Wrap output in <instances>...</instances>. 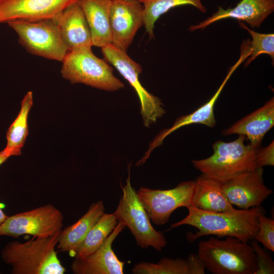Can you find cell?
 I'll return each mask as SVG.
<instances>
[{"label": "cell", "instance_id": "obj_31", "mask_svg": "<svg viewBox=\"0 0 274 274\" xmlns=\"http://www.w3.org/2000/svg\"><path fill=\"white\" fill-rule=\"evenodd\" d=\"M10 157L5 154L3 151L0 152V166L5 162Z\"/></svg>", "mask_w": 274, "mask_h": 274}, {"label": "cell", "instance_id": "obj_30", "mask_svg": "<svg viewBox=\"0 0 274 274\" xmlns=\"http://www.w3.org/2000/svg\"><path fill=\"white\" fill-rule=\"evenodd\" d=\"M8 216H7V215H6L5 214V213L4 212L2 208H1V206H0V229H1V227L2 225V224H3V223L5 222V221L6 220V219L8 218ZM1 234H0V237H1Z\"/></svg>", "mask_w": 274, "mask_h": 274}, {"label": "cell", "instance_id": "obj_22", "mask_svg": "<svg viewBox=\"0 0 274 274\" xmlns=\"http://www.w3.org/2000/svg\"><path fill=\"white\" fill-rule=\"evenodd\" d=\"M204 265L197 254H191L187 259L164 257L157 263L142 262L132 269L134 274H204Z\"/></svg>", "mask_w": 274, "mask_h": 274}, {"label": "cell", "instance_id": "obj_19", "mask_svg": "<svg viewBox=\"0 0 274 274\" xmlns=\"http://www.w3.org/2000/svg\"><path fill=\"white\" fill-rule=\"evenodd\" d=\"M111 0H78L87 20L93 46L102 48L112 43L110 23Z\"/></svg>", "mask_w": 274, "mask_h": 274}, {"label": "cell", "instance_id": "obj_14", "mask_svg": "<svg viewBox=\"0 0 274 274\" xmlns=\"http://www.w3.org/2000/svg\"><path fill=\"white\" fill-rule=\"evenodd\" d=\"M240 55L239 59L230 67L225 78L212 98L207 102L191 114L178 118L170 127L164 129L158 133L153 140L150 143L148 149L145 152L144 156L136 163L137 165H142L144 163L153 150L160 146L164 139L169 134L180 128L194 123L204 124L210 127L215 126L216 120L214 108L217 99L230 76L249 56V53L246 50H241Z\"/></svg>", "mask_w": 274, "mask_h": 274}, {"label": "cell", "instance_id": "obj_3", "mask_svg": "<svg viewBox=\"0 0 274 274\" xmlns=\"http://www.w3.org/2000/svg\"><path fill=\"white\" fill-rule=\"evenodd\" d=\"M197 255L213 274H254L257 258L251 245L236 237L211 236L198 245Z\"/></svg>", "mask_w": 274, "mask_h": 274}, {"label": "cell", "instance_id": "obj_10", "mask_svg": "<svg viewBox=\"0 0 274 274\" xmlns=\"http://www.w3.org/2000/svg\"><path fill=\"white\" fill-rule=\"evenodd\" d=\"M194 186L195 181H188L167 190L141 187L136 193L150 220L155 224L161 225L168 222L177 209L192 206Z\"/></svg>", "mask_w": 274, "mask_h": 274}, {"label": "cell", "instance_id": "obj_5", "mask_svg": "<svg viewBox=\"0 0 274 274\" xmlns=\"http://www.w3.org/2000/svg\"><path fill=\"white\" fill-rule=\"evenodd\" d=\"M91 46L71 50L62 62L61 74L72 84L82 83L99 89L115 91L124 87L107 61L96 56Z\"/></svg>", "mask_w": 274, "mask_h": 274}, {"label": "cell", "instance_id": "obj_15", "mask_svg": "<svg viewBox=\"0 0 274 274\" xmlns=\"http://www.w3.org/2000/svg\"><path fill=\"white\" fill-rule=\"evenodd\" d=\"M125 226L118 222L103 244L92 254L75 258L71 269L74 274H123L125 262L120 260L112 249V244Z\"/></svg>", "mask_w": 274, "mask_h": 274}, {"label": "cell", "instance_id": "obj_16", "mask_svg": "<svg viewBox=\"0 0 274 274\" xmlns=\"http://www.w3.org/2000/svg\"><path fill=\"white\" fill-rule=\"evenodd\" d=\"M211 16L189 30L203 29L211 24L224 19H236L247 22L252 28H259L265 19L274 11V0H241L234 8L226 9L219 7Z\"/></svg>", "mask_w": 274, "mask_h": 274}, {"label": "cell", "instance_id": "obj_24", "mask_svg": "<svg viewBox=\"0 0 274 274\" xmlns=\"http://www.w3.org/2000/svg\"><path fill=\"white\" fill-rule=\"evenodd\" d=\"M118 223L113 213H104L88 231L72 256L83 258L92 254L103 244Z\"/></svg>", "mask_w": 274, "mask_h": 274}, {"label": "cell", "instance_id": "obj_20", "mask_svg": "<svg viewBox=\"0 0 274 274\" xmlns=\"http://www.w3.org/2000/svg\"><path fill=\"white\" fill-rule=\"evenodd\" d=\"M192 206L212 212H229L236 209L225 196L222 183L203 174L195 180Z\"/></svg>", "mask_w": 274, "mask_h": 274}, {"label": "cell", "instance_id": "obj_9", "mask_svg": "<svg viewBox=\"0 0 274 274\" xmlns=\"http://www.w3.org/2000/svg\"><path fill=\"white\" fill-rule=\"evenodd\" d=\"M106 61L112 64L135 90L140 100L141 114L144 125L149 127L165 114L160 99L149 92L139 81L141 66L132 60L126 52L113 44L101 48Z\"/></svg>", "mask_w": 274, "mask_h": 274}, {"label": "cell", "instance_id": "obj_18", "mask_svg": "<svg viewBox=\"0 0 274 274\" xmlns=\"http://www.w3.org/2000/svg\"><path fill=\"white\" fill-rule=\"evenodd\" d=\"M69 51L85 46H93L88 24L78 2L54 18Z\"/></svg>", "mask_w": 274, "mask_h": 274}, {"label": "cell", "instance_id": "obj_17", "mask_svg": "<svg viewBox=\"0 0 274 274\" xmlns=\"http://www.w3.org/2000/svg\"><path fill=\"white\" fill-rule=\"evenodd\" d=\"M274 125V99L267 101L262 107L235 122L222 131V134H242L252 146L260 148L267 131Z\"/></svg>", "mask_w": 274, "mask_h": 274}, {"label": "cell", "instance_id": "obj_21", "mask_svg": "<svg viewBox=\"0 0 274 274\" xmlns=\"http://www.w3.org/2000/svg\"><path fill=\"white\" fill-rule=\"evenodd\" d=\"M102 201L92 203L87 212L77 222L62 229L58 235L56 248L73 256L88 231L104 213Z\"/></svg>", "mask_w": 274, "mask_h": 274}, {"label": "cell", "instance_id": "obj_13", "mask_svg": "<svg viewBox=\"0 0 274 274\" xmlns=\"http://www.w3.org/2000/svg\"><path fill=\"white\" fill-rule=\"evenodd\" d=\"M78 0H0V23L54 19Z\"/></svg>", "mask_w": 274, "mask_h": 274}, {"label": "cell", "instance_id": "obj_6", "mask_svg": "<svg viewBox=\"0 0 274 274\" xmlns=\"http://www.w3.org/2000/svg\"><path fill=\"white\" fill-rule=\"evenodd\" d=\"M126 184L122 190L118 205L113 213L118 222L127 226L134 236L138 246L147 249L153 247L160 252L167 244L163 233L157 231L140 201L136 191L130 183V166Z\"/></svg>", "mask_w": 274, "mask_h": 274}, {"label": "cell", "instance_id": "obj_25", "mask_svg": "<svg viewBox=\"0 0 274 274\" xmlns=\"http://www.w3.org/2000/svg\"><path fill=\"white\" fill-rule=\"evenodd\" d=\"M143 7V25L150 39L154 38V28L159 17L173 8L191 5L202 13L207 9L201 0H139Z\"/></svg>", "mask_w": 274, "mask_h": 274}, {"label": "cell", "instance_id": "obj_7", "mask_svg": "<svg viewBox=\"0 0 274 274\" xmlns=\"http://www.w3.org/2000/svg\"><path fill=\"white\" fill-rule=\"evenodd\" d=\"M30 53L62 62L70 52L54 19L15 20L7 22Z\"/></svg>", "mask_w": 274, "mask_h": 274}, {"label": "cell", "instance_id": "obj_4", "mask_svg": "<svg viewBox=\"0 0 274 274\" xmlns=\"http://www.w3.org/2000/svg\"><path fill=\"white\" fill-rule=\"evenodd\" d=\"M245 135L239 134L234 141L225 143L218 141L213 145V154L205 159L193 160L194 167L202 174L224 183L257 166L258 149L250 144L245 145Z\"/></svg>", "mask_w": 274, "mask_h": 274}, {"label": "cell", "instance_id": "obj_26", "mask_svg": "<svg viewBox=\"0 0 274 274\" xmlns=\"http://www.w3.org/2000/svg\"><path fill=\"white\" fill-rule=\"evenodd\" d=\"M241 27L246 29L252 37L250 41V56L246 59L245 66L248 65L258 56L262 54L269 55L272 63L274 60V34L261 33L255 31L244 24L239 22Z\"/></svg>", "mask_w": 274, "mask_h": 274}, {"label": "cell", "instance_id": "obj_11", "mask_svg": "<svg viewBox=\"0 0 274 274\" xmlns=\"http://www.w3.org/2000/svg\"><path fill=\"white\" fill-rule=\"evenodd\" d=\"M263 170L257 167L224 183L222 188L228 201L240 209L259 207L272 190L264 183Z\"/></svg>", "mask_w": 274, "mask_h": 274}, {"label": "cell", "instance_id": "obj_2", "mask_svg": "<svg viewBox=\"0 0 274 274\" xmlns=\"http://www.w3.org/2000/svg\"><path fill=\"white\" fill-rule=\"evenodd\" d=\"M58 235L9 242L1 250V258L11 266L12 274H63L65 268L55 250Z\"/></svg>", "mask_w": 274, "mask_h": 274}, {"label": "cell", "instance_id": "obj_8", "mask_svg": "<svg viewBox=\"0 0 274 274\" xmlns=\"http://www.w3.org/2000/svg\"><path fill=\"white\" fill-rule=\"evenodd\" d=\"M61 211L49 203L8 216L0 229L1 236L18 237L29 235L46 238L59 234L63 226Z\"/></svg>", "mask_w": 274, "mask_h": 274}, {"label": "cell", "instance_id": "obj_29", "mask_svg": "<svg viewBox=\"0 0 274 274\" xmlns=\"http://www.w3.org/2000/svg\"><path fill=\"white\" fill-rule=\"evenodd\" d=\"M257 166H273L274 165V145L272 141L267 146L259 148L256 152Z\"/></svg>", "mask_w": 274, "mask_h": 274}, {"label": "cell", "instance_id": "obj_28", "mask_svg": "<svg viewBox=\"0 0 274 274\" xmlns=\"http://www.w3.org/2000/svg\"><path fill=\"white\" fill-rule=\"evenodd\" d=\"M250 245L257 258V269L254 274H273L274 263L271 257L257 241L253 240Z\"/></svg>", "mask_w": 274, "mask_h": 274}, {"label": "cell", "instance_id": "obj_23", "mask_svg": "<svg viewBox=\"0 0 274 274\" xmlns=\"http://www.w3.org/2000/svg\"><path fill=\"white\" fill-rule=\"evenodd\" d=\"M32 105V92L29 91L21 100L19 112L7 132V144L3 151L10 157L21 154L28 134V118Z\"/></svg>", "mask_w": 274, "mask_h": 274}, {"label": "cell", "instance_id": "obj_27", "mask_svg": "<svg viewBox=\"0 0 274 274\" xmlns=\"http://www.w3.org/2000/svg\"><path fill=\"white\" fill-rule=\"evenodd\" d=\"M254 239L274 252V220L261 215L258 219V230Z\"/></svg>", "mask_w": 274, "mask_h": 274}, {"label": "cell", "instance_id": "obj_1", "mask_svg": "<svg viewBox=\"0 0 274 274\" xmlns=\"http://www.w3.org/2000/svg\"><path fill=\"white\" fill-rule=\"evenodd\" d=\"M187 209V216L172 224L168 230L183 225L196 228L195 233L187 234V239L191 242L201 236L216 235L218 237L232 236L249 243L254 239L258 230L259 217L265 213L261 206L223 212L205 211L192 206Z\"/></svg>", "mask_w": 274, "mask_h": 274}, {"label": "cell", "instance_id": "obj_12", "mask_svg": "<svg viewBox=\"0 0 274 274\" xmlns=\"http://www.w3.org/2000/svg\"><path fill=\"white\" fill-rule=\"evenodd\" d=\"M110 23L112 43L126 52L143 25V7L139 0H111Z\"/></svg>", "mask_w": 274, "mask_h": 274}]
</instances>
